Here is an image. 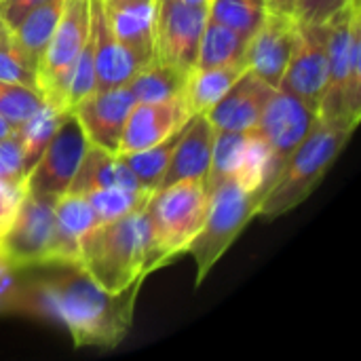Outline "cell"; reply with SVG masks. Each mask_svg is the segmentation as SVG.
Returning a JSON list of instances; mask_svg holds the SVG:
<instances>
[{
  "label": "cell",
  "instance_id": "38",
  "mask_svg": "<svg viewBox=\"0 0 361 361\" xmlns=\"http://www.w3.org/2000/svg\"><path fill=\"white\" fill-rule=\"evenodd\" d=\"M264 6L269 13H279V15H292L294 11V0H264ZM294 17V15H292Z\"/></svg>",
  "mask_w": 361,
  "mask_h": 361
},
{
  "label": "cell",
  "instance_id": "10",
  "mask_svg": "<svg viewBox=\"0 0 361 361\" xmlns=\"http://www.w3.org/2000/svg\"><path fill=\"white\" fill-rule=\"evenodd\" d=\"M205 23L207 8L188 6L178 0H154L152 57L184 72H192Z\"/></svg>",
  "mask_w": 361,
  "mask_h": 361
},
{
  "label": "cell",
  "instance_id": "28",
  "mask_svg": "<svg viewBox=\"0 0 361 361\" xmlns=\"http://www.w3.org/2000/svg\"><path fill=\"white\" fill-rule=\"evenodd\" d=\"M68 112L44 102L30 118H25L17 129L23 152H25V163L32 169V165L38 161V157L42 154L44 146L49 144V140L53 137V133L57 131L59 123L63 121Z\"/></svg>",
  "mask_w": 361,
  "mask_h": 361
},
{
  "label": "cell",
  "instance_id": "34",
  "mask_svg": "<svg viewBox=\"0 0 361 361\" xmlns=\"http://www.w3.org/2000/svg\"><path fill=\"white\" fill-rule=\"evenodd\" d=\"M30 167L25 163V152L19 140L17 129L0 137V178L13 184L25 186V176Z\"/></svg>",
  "mask_w": 361,
  "mask_h": 361
},
{
  "label": "cell",
  "instance_id": "20",
  "mask_svg": "<svg viewBox=\"0 0 361 361\" xmlns=\"http://www.w3.org/2000/svg\"><path fill=\"white\" fill-rule=\"evenodd\" d=\"M61 264H78L82 237L97 224L95 212L82 192L68 190L53 203Z\"/></svg>",
  "mask_w": 361,
  "mask_h": 361
},
{
  "label": "cell",
  "instance_id": "40",
  "mask_svg": "<svg viewBox=\"0 0 361 361\" xmlns=\"http://www.w3.org/2000/svg\"><path fill=\"white\" fill-rule=\"evenodd\" d=\"M182 4H188V6H201V8H207L212 0H178Z\"/></svg>",
  "mask_w": 361,
  "mask_h": 361
},
{
  "label": "cell",
  "instance_id": "25",
  "mask_svg": "<svg viewBox=\"0 0 361 361\" xmlns=\"http://www.w3.org/2000/svg\"><path fill=\"white\" fill-rule=\"evenodd\" d=\"M182 129L178 133H173L171 137L154 144V146H148V148H142V150H133V152H118L121 161L131 169V173L137 178V182L144 188L157 190L161 186V182L165 178V171H167V167L171 163L173 150L178 146V140L182 135Z\"/></svg>",
  "mask_w": 361,
  "mask_h": 361
},
{
  "label": "cell",
  "instance_id": "19",
  "mask_svg": "<svg viewBox=\"0 0 361 361\" xmlns=\"http://www.w3.org/2000/svg\"><path fill=\"white\" fill-rule=\"evenodd\" d=\"M104 6L118 42L142 63L150 61L154 51V0H104Z\"/></svg>",
  "mask_w": 361,
  "mask_h": 361
},
{
  "label": "cell",
  "instance_id": "39",
  "mask_svg": "<svg viewBox=\"0 0 361 361\" xmlns=\"http://www.w3.org/2000/svg\"><path fill=\"white\" fill-rule=\"evenodd\" d=\"M13 129H15V127H13V125L2 116V114H0V137H4L6 133H11Z\"/></svg>",
  "mask_w": 361,
  "mask_h": 361
},
{
  "label": "cell",
  "instance_id": "17",
  "mask_svg": "<svg viewBox=\"0 0 361 361\" xmlns=\"http://www.w3.org/2000/svg\"><path fill=\"white\" fill-rule=\"evenodd\" d=\"M91 40L95 55L97 89L123 87L137 72V68L144 66L114 36L104 0H91Z\"/></svg>",
  "mask_w": 361,
  "mask_h": 361
},
{
  "label": "cell",
  "instance_id": "43",
  "mask_svg": "<svg viewBox=\"0 0 361 361\" xmlns=\"http://www.w3.org/2000/svg\"><path fill=\"white\" fill-rule=\"evenodd\" d=\"M0 2H2V0H0Z\"/></svg>",
  "mask_w": 361,
  "mask_h": 361
},
{
  "label": "cell",
  "instance_id": "4",
  "mask_svg": "<svg viewBox=\"0 0 361 361\" xmlns=\"http://www.w3.org/2000/svg\"><path fill=\"white\" fill-rule=\"evenodd\" d=\"M351 135L353 129L347 125L317 118L309 135L290 154L279 176L264 192L258 216L267 220L279 218L305 203L345 150Z\"/></svg>",
  "mask_w": 361,
  "mask_h": 361
},
{
  "label": "cell",
  "instance_id": "26",
  "mask_svg": "<svg viewBox=\"0 0 361 361\" xmlns=\"http://www.w3.org/2000/svg\"><path fill=\"white\" fill-rule=\"evenodd\" d=\"M245 36L207 19L201 42H199V53H197V66L195 68H209V66H226V63H237L243 61V53L247 47Z\"/></svg>",
  "mask_w": 361,
  "mask_h": 361
},
{
  "label": "cell",
  "instance_id": "35",
  "mask_svg": "<svg viewBox=\"0 0 361 361\" xmlns=\"http://www.w3.org/2000/svg\"><path fill=\"white\" fill-rule=\"evenodd\" d=\"M349 0H294V19L300 25H322L328 23Z\"/></svg>",
  "mask_w": 361,
  "mask_h": 361
},
{
  "label": "cell",
  "instance_id": "1",
  "mask_svg": "<svg viewBox=\"0 0 361 361\" xmlns=\"http://www.w3.org/2000/svg\"><path fill=\"white\" fill-rule=\"evenodd\" d=\"M142 283L137 279L127 290L108 294L80 267L55 264L51 273L25 281L23 292L32 315L59 322L74 347L108 349L127 336Z\"/></svg>",
  "mask_w": 361,
  "mask_h": 361
},
{
  "label": "cell",
  "instance_id": "41",
  "mask_svg": "<svg viewBox=\"0 0 361 361\" xmlns=\"http://www.w3.org/2000/svg\"><path fill=\"white\" fill-rule=\"evenodd\" d=\"M6 313H17V311H15V307L8 300L0 298V315H6Z\"/></svg>",
  "mask_w": 361,
  "mask_h": 361
},
{
  "label": "cell",
  "instance_id": "21",
  "mask_svg": "<svg viewBox=\"0 0 361 361\" xmlns=\"http://www.w3.org/2000/svg\"><path fill=\"white\" fill-rule=\"evenodd\" d=\"M106 186L144 188L137 182V178L131 173V169L121 161L118 152H108L95 144H89L70 190L89 192V190L106 188Z\"/></svg>",
  "mask_w": 361,
  "mask_h": 361
},
{
  "label": "cell",
  "instance_id": "5",
  "mask_svg": "<svg viewBox=\"0 0 361 361\" xmlns=\"http://www.w3.org/2000/svg\"><path fill=\"white\" fill-rule=\"evenodd\" d=\"M328 85L317 118L343 123L355 131L361 118V4L349 0L326 23Z\"/></svg>",
  "mask_w": 361,
  "mask_h": 361
},
{
  "label": "cell",
  "instance_id": "2",
  "mask_svg": "<svg viewBox=\"0 0 361 361\" xmlns=\"http://www.w3.org/2000/svg\"><path fill=\"white\" fill-rule=\"evenodd\" d=\"M144 209L95 224L80 241L76 267L108 294H118L137 279L148 277L144 271L148 241Z\"/></svg>",
  "mask_w": 361,
  "mask_h": 361
},
{
  "label": "cell",
  "instance_id": "11",
  "mask_svg": "<svg viewBox=\"0 0 361 361\" xmlns=\"http://www.w3.org/2000/svg\"><path fill=\"white\" fill-rule=\"evenodd\" d=\"M317 121V112L307 106L300 97L275 89L269 97L260 121H258V133L264 137L273 152L277 176L290 154L300 146V142L309 135Z\"/></svg>",
  "mask_w": 361,
  "mask_h": 361
},
{
  "label": "cell",
  "instance_id": "33",
  "mask_svg": "<svg viewBox=\"0 0 361 361\" xmlns=\"http://www.w3.org/2000/svg\"><path fill=\"white\" fill-rule=\"evenodd\" d=\"M36 72H38V68L15 44L13 36H11V27H6L0 36V80L21 82V85L38 89Z\"/></svg>",
  "mask_w": 361,
  "mask_h": 361
},
{
  "label": "cell",
  "instance_id": "29",
  "mask_svg": "<svg viewBox=\"0 0 361 361\" xmlns=\"http://www.w3.org/2000/svg\"><path fill=\"white\" fill-rule=\"evenodd\" d=\"M264 0H212L207 19L250 38L267 17Z\"/></svg>",
  "mask_w": 361,
  "mask_h": 361
},
{
  "label": "cell",
  "instance_id": "18",
  "mask_svg": "<svg viewBox=\"0 0 361 361\" xmlns=\"http://www.w3.org/2000/svg\"><path fill=\"white\" fill-rule=\"evenodd\" d=\"M214 142L216 127L212 125L209 116L192 114L186 127L182 129V135L178 140V146L173 150L171 163L165 171L161 186H169L180 180H205L212 165Z\"/></svg>",
  "mask_w": 361,
  "mask_h": 361
},
{
  "label": "cell",
  "instance_id": "3",
  "mask_svg": "<svg viewBox=\"0 0 361 361\" xmlns=\"http://www.w3.org/2000/svg\"><path fill=\"white\" fill-rule=\"evenodd\" d=\"M207 201L205 180H180L152 192L144 209L148 224L146 275L186 254L203 226Z\"/></svg>",
  "mask_w": 361,
  "mask_h": 361
},
{
  "label": "cell",
  "instance_id": "7",
  "mask_svg": "<svg viewBox=\"0 0 361 361\" xmlns=\"http://www.w3.org/2000/svg\"><path fill=\"white\" fill-rule=\"evenodd\" d=\"M0 256L17 273L61 264L53 201L23 195L13 224L0 237Z\"/></svg>",
  "mask_w": 361,
  "mask_h": 361
},
{
  "label": "cell",
  "instance_id": "15",
  "mask_svg": "<svg viewBox=\"0 0 361 361\" xmlns=\"http://www.w3.org/2000/svg\"><path fill=\"white\" fill-rule=\"evenodd\" d=\"M192 112L184 95L163 99V102H135L121 137L118 152H133L154 146L173 133H178Z\"/></svg>",
  "mask_w": 361,
  "mask_h": 361
},
{
  "label": "cell",
  "instance_id": "8",
  "mask_svg": "<svg viewBox=\"0 0 361 361\" xmlns=\"http://www.w3.org/2000/svg\"><path fill=\"white\" fill-rule=\"evenodd\" d=\"M91 32V0H63L61 17L40 57L36 85L44 102L66 110V89L72 68ZM68 112V110H66Z\"/></svg>",
  "mask_w": 361,
  "mask_h": 361
},
{
  "label": "cell",
  "instance_id": "13",
  "mask_svg": "<svg viewBox=\"0 0 361 361\" xmlns=\"http://www.w3.org/2000/svg\"><path fill=\"white\" fill-rule=\"evenodd\" d=\"M300 23L292 15L267 13L260 27L247 40L243 53L245 68L277 89L296 49Z\"/></svg>",
  "mask_w": 361,
  "mask_h": 361
},
{
  "label": "cell",
  "instance_id": "16",
  "mask_svg": "<svg viewBox=\"0 0 361 361\" xmlns=\"http://www.w3.org/2000/svg\"><path fill=\"white\" fill-rule=\"evenodd\" d=\"M275 87L245 70L235 85L207 112L212 125L222 131H252L258 127L260 114Z\"/></svg>",
  "mask_w": 361,
  "mask_h": 361
},
{
  "label": "cell",
  "instance_id": "42",
  "mask_svg": "<svg viewBox=\"0 0 361 361\" xmlns=\"http://www.w3.org/2000/svg\"><path fill=\"white\" fill-rule=\"evenodd\" d=\"M6 27H8V25H6V23H4V21H2V19H0V36H2V32H4V30H6Z\"/></svg>",
  "mask_w": 361,
  "mask_h": 361
},
{
  "label": "cell",
  "instance_id": "24",
  "mask_svg": "<svg viewBox=\"0 0 361 361\" xmlns=\"http://www.w3.org/2000/svg\"><path fill=\"white\" fill-rule=\"evenodd\" d=\"M188 74L171 63L150 59L137 68V72L125 85L135 102H163L178 95H184Z\"/></svg>",
  "mask_w": 361,
  "mask_h": 361
},
{
  "label": "cell",
  "instance_id": "23",
  "mask_svg": "<svg viewBox=\"0 0 361 361\" xmlns=\"http://www.w3.org/2000/svg\"><path fill=\"white\" fill-rule=\"evenodd\" d=\"M245 63H226V66H209V68H195L188 74L184 97L192 114H207L218 99L235 85V80L245 72Z\"/></svg>",
  "mask_w": 361,
  "mask_h": 361
},
{
  "label": "cell",
  "instance_id": "12",
  "mask_svg": "<svg viewBox=\"0 0 361 361\" xmlns=\"http://www.w3.org/2000/svg\"><path fill=\"white\" fill-rule=\"evenodd\" d=\"M328 27L300 25L296 49L277 89L300 97L315 112L328 85Z\"/></svg>",
  "mask_w": 361,
  "mask_h": 361
},
{
  "label": "cell",
  "instance_id": "37",
  "mask_svg": "<svg viewBox=\"0 0 361 361\" xmlns=\"http://www.w3.org/2000/svg\"><path fill=\"white\" fill-rule=\"evenodd\" d=\"M40 0H2L0 2V19L13 30L21 19L23 15L34 8Z\"/></svg>",
  "mask_w": 361,
  "mask_h": 361
},
{
  "label": "cell",
  "instance_id": "30",
  "mask_svg": "<svg viewBox=\"0 0 361 361\" xmlns=\"http://www.w3.org/2000/svg\"><path fill=\"white\" fill-rule=\"evenodd\" d=\"M247 135H250V131H222V129H216L212 165H209V171L205 176L207 192L212 188H216L220 182H224L228 178H235V173H237V169L241 165V159H243Z\"/></svg>",
  "mask_w": 361,
  "mask_h": 361
},
{
  "label": "cell",
  "instance_id": "32",
  "mask_svg": "<svg viewBox=\"0 0 361 361\" xmlns=\"http://www.w3.org/2000/svg\"><path fill=\"white\" fill-rule=\"evenodd\" d=\"M97 89V72H95V55H93V40H91V32L89 38L72 68L70 80H68V89H66V110L72 112V108L85 99L87 95H91Z\"/></svg>",
  "mask_w": 361,
  "mask_h": 361
},
{
  "label": "cell",
  "instance_id": "9",
  "mask_svg": "<svg viewBox=\"0 0 361 361\" xmlns=\"http://www.w3.org/2000/svg\"><path fill=\"white\" fill-rule=\"evenodd\" d=\"M89 148L87 133L74 112H68L25 176V192L53 201L70 190Z\"/></svg>",
  "mask_w": 361,
  "mask_h": 361
},
{
  "label": "cell",
  "instance_id": "6",
  "mask_svg": "<svg viewBox=\"0 0 361 361\" xmlns=\"http://www.w3.org/2000/svg\"><path fill=\"white\" fill-rule=\"evenodd\" d=\"M262 197L264 192L247 190L235 178L224 180L209 190L203 226L186 250L197 262V286L205 281L216 262L226 254L252 218L258 216Z\"/></svg>",
  "mask_w": 361,
  "mask_h": 361
},
{
  "label": "cell",
  "instance_id": "27",
  "mask_svg": "<svg viewBox=\"0 0 361 361\" xmlns=\"http://www.w3.org/2000/svg\"><path fill=\"white\" fill-rule=\"evenodd\" d=\"M154 190L148 188H125V186H106L82 192L97 218V224L118 220L131 212H140L146 207Z\"/></svg>",
  "mask_w": 361,
  "mask_h": 361
},
{
  "label": "cell",
  "instance_id": "31",
  "mask_svg": "<svg viewBox=\"0 0 361 361\" xmlns=\"http://www.w3.org/2000/svg\"><path fill=\"white\" fill-rule=\"evenodd\" d=\"M42 104H44V97L38 89L21 85V82L0 80V114L13 127H19Z\"/></svg>",
  "mask_w": 361,
  "mask_h": 361
},
{
  "label": "cell",
  "instance_id": "36",
  "mask_svg": "<svg viewBox=\"0 0 361 361\" xmlns=\"http://www.w3.org/2000/svg\"><path fill=\"white\" fill-rule=\"evenodd\" d=\"M23 195H25L23 184H13V182H6L0 178V237L13 224Z\"/></svg>",
  "mask_w": 361,
  "mask_h": 361
},
{
  "label": "cell",
  "instance_id": "14",
  "mask_svg": "<svg viewBox=\"0 0 361 361\" xmlns=\"http://www.w3.org/2000/svg\"><path fill=\"white\" fill-rule=\"evenodd\" d=\"M135 99L131 91L123 87L95 89L91 95L80 99L72 112L82 125L89 144H95L108 152H118L123 129Z\"/></svg>",
  "mask_w": 361,
  "mask_h": 361
},
{
  "label": "cell",
  "instance_id": "22",
  "mask_svg": "<svg viewBox=\"0 0 361 361\" xmlns=\"http://www.w3.org/2000/svg\"><path fill=\"white\" fill-rule=\"evenodd\" d=\"M63 0H40L34 8H30L23 19L11 30L15 44L23 51V55L38 68L40 57L55 32V25L61 17Z\"/></svg>",
  "mask_w": 361,
  "mask_h": 361
}]
</instances>
